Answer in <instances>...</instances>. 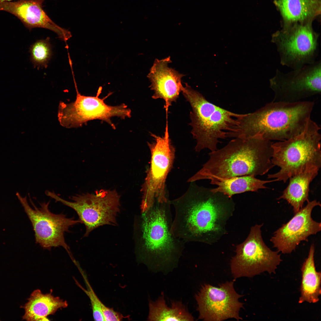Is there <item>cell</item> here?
<instances>
[{
    "instance_id": "cell-18",
    "label": "cell",
    "mask_w": 321,
    "mask_h": 321,
    "mask_svg": "<svg viewBox=\"0 0 321 321\" xmlns=\"http://www.w3.org/2000/svg\"><path fill=\"white\" fill-rule=\"evenodd\" d=\"M320 169L315 166L306 168L289 178V184L278 199L286 200L292 207L295 213L309 201L310 183L318 174Z\"/></svg>"
},
{
    "instance_id": "cell-27",
    "label": "cell",
    "mask_w": 321,
    "mask_h": 321,
    "mask_svg": "<svg viewBox=\"0 0 321 321\" xmlns=\"http://www.w3.org/2000/svg\"><path fill=\"white\" fill-rule=\"evenodd\" d=\"M12 0H0V4L5 1H10Z\"/></svg>"
},
{
    "instance_id": "cell-1",
    "label": "cell",
    "mask_w": 321,
    "mask_h": 321,
    "mask_svg": "<svg viewBox=\"0 0 321 321\" xmlns=\"http://www.w3.org/2000/svg\"><path fill=\"white\" fill-rule=\"evenodd\" d=\"M190 183L183 195L170 201L175 211L172 231L185 243H209L224 233L233 203L222 193Z\"/></svg>"
},
{
    "instance_id": "cell-17",
    "label": "cell",
    "mask_w": 321,
    "mask_h": 321,
    "mask_svg": "<svg viewBox=\"0 0 321 321\" xmlns=\"http://www.w3.org/2000/svg\"><path fill=\"white\" fill-rule=\"evenodd\" d=\"M171 62L169 56L155 59L147 75L151 83L150 87L154 92L152 98L164 100L167 115L169 107L176 102L183 87L181 79L184 75L168 67Z\"/></svg>"
},
{
    "instance_id": "cell-6",
    "label": "cell",
    "mask_w": 321,
    "mask_h": 321,
    "mask_svg": "<svg viewBox=\"0 0 321 321\" xmlns=\"http://www.w3.org/2000/svg\"><path fill=\"white\" fill-rule=\"evenodd\" d=\"M320 128L310 119L303 131L287 140L273 143L272 164L280 169L268 174V179L284 183L310 166H321Z\"/></svg>"
},
{
    "instance_id": "cell-13",
    "label": "cell",
    "mask_w": 321,
    "mask_h": 321,
    "mask_svg": "<svg viewBox=\"0 0 321 321\" xmlns=\"http://www.w3.org/2000/svg\"><path fill=\"white\" fill-rule=\"evenodd\" d=\"M150 134L154 141L147 143L151 158L150 167L141 189L142 204L149 202L155 199L169 197L166 181L172 167L175 156V148L169 138L168 125H166L164 136H160L152 133Z\"/></svg>"
},
{
    "instance_id": "cell-16",
    "label": "cell",
    "mask_w": 321,
    "mask_h": 321,
    "mask_svg": "<svg viewBox=\"0 0 321 321\" xmlns=\"http://www.w3.org/2000/svg\"><path fill=\"white\" fill-rule=\"evenodd\" d=\"M45 0H19L0 4V11L8 12L17 17L30 31L35 28L49 29L56 33L65 43L71 37L70 32L58 25L48 17L42 7Z\"/></svg>"
},
{
    "instance_id": "cell-23",
    "label": "cell",
    "mask_w": 321,
    "mask_h": 321,
    "mask_svg": "<svg viewBox=\"0 0 321 321\" xmlns=\"http://www.w3.org/2000/svg\"><path fill=\"white\" fill-rule=\"evenodd\" d=\"M170 307L166 303L163 295L154 301L150 300L149 321H193L194 318L181 301H173Z\"/></svg>"
},
{
    "instance_id": "cell-22",
    "label": "cell",
    "mask_w": 321,
    "mask_h": 321,
    "mask_svg": "<svg viewBox=\"0 0 321 321\" xmlns=\"http://www.w3.org/2000/svg\"><path fill=\"white\" fill-rule=\"evenodd\" d=\"M276 181V179L264 180L257 179L253 175H246L212 180L210 183L218 186L215 188H211L212 192L222 193L231 198L235 194L247 191H257L260 189L267 188L265 184Z\"/></svg>"
},
{
    "instance_id": "cell-2",
    "label": "cell",
    "mask_w": 321,
    "mask_h": 321,
    "mask_svg": "<svg viewBox=\"0 0 321 321\" xmlns=\"http://www.w3.org/2000/svg\"><path fill=\"white\" fill-rule=\"evenodd\" d=\"M272 144L259 137L234 138L222 148L210 152L208 160L188 181L263 175L274 166L271 162Z\"/></svg>"
},
{
    "instance_id": "cell-20",
    "label": "cell",
    "mask_w": 321,
    "mask_h": 321,
    "mask_svg": "<svg viewBox=\"0 0 321 321\" xmlns=\"http://www.w3.org/2000/svg\"><path fill=\"white\" fill-rule=\"evenodd\" d=\"M275 3L285 21L283 27L308 22L320 13V0H276Z\"/></svg>"
},
{
    "instance_id": "cell-9",
    "label": "cell",
    "mask_w": 321,
    "mask_h": 321,
    "mask_svg": "<svg viewBox=\"0 0 321 321\" xmlns=\"http://www.w3.org/2000/svg\"><path fill=\"white\" fill-rule=\"evenodd\" d=\"M262 225L252 226L246 240L237 246L236 254L230 264L235 279L252 277L265 272L275 273L281 262L279 252L272 250L264 242L261 230Z\"/></svg>"
},
{
    "instance_id": "cell-14",
    "label": "cell",
    "mask_w": 321,
    "mask_h": 321,
    "mask_svg": "<svg viewBox=\"0 0 321 321\" xmlns=\"http://www.w3.org/2000/svg\"><path fill=\"white\" fill-rule=\"evenodd\" d=\"M235 280L226 281L219 287L206 284L202 286L195 296L199 319L205 321L242 319L239 312L243 304L239 299L243 295L235 290Z\"/></svg>"
},
{
    "instance_id": "cell-19",
    "label": "cell",
    "mask_w": 321,
    "mask_h": 321,
    "mask_svg": "<svg viewBox=\"0 0 321 321\" xmlns=\"http://www.w3.org/2000/svg\"><path fill=\"white\" fill-rule=\"evenodd\" d=\"M68 305L66 301L54 296L51 292L44 294L37 289L32 293L23 307L25 313L23 319L26 321L49 320L48 316L59 309L67 307Z\"/></svg>"
},
{
    "instance_id": "cell-5",
    "label": "cell",
    "mask_w": 321,
    "mask_h": 321,
    "mask_svg": "<svg viewBox=\"0 0 321 321\" xmlns=\"http://www.w3.org/2000/svg\"><path fill=\"white\" fill-rule=\"evenodd\" d=\"M181 92L192 108L189 124L196 141L195 151L199 152L205 148L211 152L217 150L219 140L228 137L243 114L234 113L210 102L187 83Z\"/></svg>"
},
{
    "instance_id": "cell-3",
    "label": "cell",
    "mask_w": 321,
    "mask_h": 321,
    "mask_svg": "<svg viewBox=\"0 0 321 321\" xmlns=\"http://www.w3.org/2000/svg\"><path fill=\"white\" fill-rule=\"evenodd\" d=\"M314 106V102L273 101L255 111L244 114L229 137H259L270 141H283L293 138L305 128Z\"/></svg>"
},
{
    "instance_id": "cell-8",
    "label": "cell",
    "mask_w": 321,
    "mask_h": 321,
    "mask_svg": "<svg viewBox=\"0 0 321 321\" xmlns=\"http://www.w3.org/2000/svg\"><path fill=\"white\" fill-rule=\"evenodd\" d=\"M46 195L68 206L76 213L80 223L86 227L84 237L94 229L108 224L116 225V216L120 210V196L116 190L103 189L94 194L89 193L72 196L70 202L61 198L54 192L47 191Z\"/></svg>"
},
{
    "instance_id": "cell-15",
    "label": "cell",
    "mask_w": 321,
    "mask_h": 321,
    "mask_svg": "<svg viewBox=\"0 0 321 321\" xmlns=\"http://www.w3.org/2000/svg\"><path fill=\"white\" fill-rule=\"evenodd\" d=\"M317 206H321L320 202L309 201L305 207L274 232L270 240L278 251L291 253L301 241L307 240L309 236L321 231V223L314 220L311 216L313 209Z\"/></svg>"
},
{
    "instance_id": "cell-10",
    "label": "cell",
    "mask_w": 321,
    "mask_h": 321,
    "mask_svg": "<svg viewBox=\"0 0 321 321\" xmlns=\"http://www.w3.org/2000/svg\"><path fill=\"white\" fill-rule=\"evenodd\" d=\"M76 91L75 100L69 103L60 102L57 117L61 125L67 128H76L90 120L100 119L106 122L115 129L111 119L117 117L124 119L131 117V110L124 103L115 106L106 104L104 102L110 94L102 99L98 97L102 88H99L95 96L81 95L78 91L74 79Z\"/></svg>"
},
{
    "instance_id": "cell-4",
    "label": "cell",
    "mask_w": 321,
    "mask_h": 321,
    "mask_svg": "<svg viewBox=\"0 0 321 321\" xmlns=\"http://www.w3.org/2000/svg\"><path fill=\"white\" fill-rule=\"evenodd\" d=\"M169 199H155L141 207V250L147 261L158 264L176 261L185 243L172 230L173 219Z\"/></svg>"
},
{
    "instance_id": "cell-26",
    "label": "cell",
    "mask_w": 321,
    "mask_h": 321,
    "mask_svg": "<svg viewBox=\"0 0 321 321\" xmlns=\"http://www.w3.org/2000/svg\"><path fill=\"white\" fill-rule=\"evenodd\" d=\"M102 311L105 321H120L123 318L121 314L105 305L102 307Z\"/></svg>"
},
{
    "instance_id": "cell-12",
    "label": "cell",
    "mask_w": 321,
    "mask_h": 321,
    "mask_svg": "<svg viewBox=\"0 0 321 321\" xmlns=\"http://www.w3.org/2000/svg\"><path fill=\"white\" fill-rule=\"evenodd\" d=\"M321 75L320 60L287 73L277 69L269 80L274 94L273 101L296 102L320 94Z\"/></svg>"
},
{
    "instance_id": "cell-7",
    "label": "cell",
    "mask_w": 321,
    "mask_h": 321,
    "mask_svg": "<svg viewBox=\"0 0 321 321\" xmlns=\"http://www.w3.org/2000/svg\"><path fill=\"white\" fill-rule=\"evenodd\" d=\"M319 36L310 22L296 23L273 33L271 42L276 46L281 64L296 70L316 61Z\"/></svg>"
},
{
    "instance_id": "cell-25",
    "label": "cell",
    "mask_w": 321,
    "mask_h": 321,
    "mask_svg": "<svg viewBox=\"0 0 321 321\" xmlns=\"http://www.w3.org/2000/svg\"><path fill=\"white\" fill-rule=\"evenodd\" d=\"M83 276L86 284L87 289H85L78 283L77 282V285L84 291L90 299L94 320L104 321L102 311V307L104 304L97 297L86 278L84 275Z\"/></svg>"
},
{
    "instance_id": "cell-24",
    "label": "cell",
    "mask_w": 321,
    "mask_h": 321,
    "mask_svg": "<svg viewBox=\"0 0 321 321\" xmlns=\"http://www.w3.org/2000/svg\"><path fill=\"white\" fill-rule=\"evenodd\" d=\"M50 39L47 37L45 40H37L30 46V59L34 67H47L52 54Z\"/></svg>"
},
{
    "instance_id": "cell-11",
    "label": "cell",
    "mask_w": 321,
    "mask_h": 321,
    "mask_svg": "<svg viewBox=\"0 0 321 321\" xmlns=\"http://www.w3.org/2000/svg\"><path fill=\"white\" fill-rule=\"evenodd\" d=\"M32 226L36 243L44 249L50 250L52 247H63L72 259L70 247L66 243L64 235L69 231L72 226L80 223V221L69 218L62 214H55L49 209L50 201L40 204V207L34 205L29 195V200L33 208L28 203L27 197L16 194Z\"/></svg>"
},
{
    "instance_id": "cell-21",
    "label": "cell",
    "mask_w": 321,
    "mask_h": 321,
    "mask_svg": "<svg viewBox=\"0 0 321 321\" xmlns=\"http://www.w3.org/2000/svg\"><path fill=\"white\" fill-rule=\"evenodd\" d=\"M314 245L312 244L308 257L301 267V294L298 302L299 303L304 302L315 303L319 300L321 292V273L316 269L314 259Z\"/></svg>"
}]
</instances>
